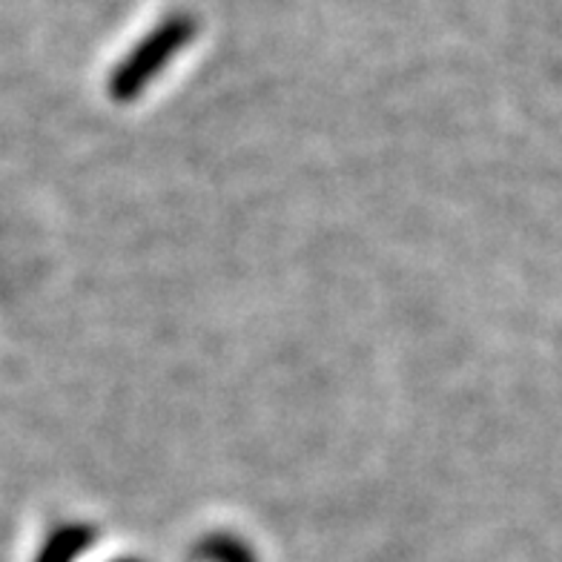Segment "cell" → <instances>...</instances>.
<instances>
[{
  "label": "cell",
  "mask_w": 562,
  "mask_h": 562,
  "mask_svg": "<svg viewBox=\"0 0 562 562\" xmlns=\"http://www.w3.org/2000/svg\"><path fill=\"white\" fill-rule=\"evenodd\" d=\"M193 32L195 23L187 21V18H172V21H167L164 26H158V30L130 55V60H126L124 67L115 72V78H112L115 95L126 98L133 95V92H138V89L158 72V67H161L164 60L170 58L178 46H184L187 41L193 37Z\"/></svg>",
  "instance_id": "6da1fadb"
}]
</instances>
